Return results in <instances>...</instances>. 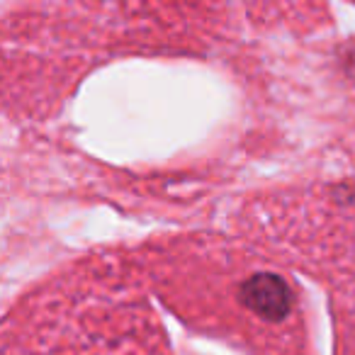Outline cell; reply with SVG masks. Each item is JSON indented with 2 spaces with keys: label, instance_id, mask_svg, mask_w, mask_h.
Instances as JSON below:
<instances>
[{
  "label": "cell",
  "instance_id": "1",
  "mask_svg": "<svg viewBox=\"0 0 355 355\" xmlns=\"http://www.w3.org/2000/svg\"><path fill=\"white\" fill-rule=\"evenodd\" d=\"M239 302L266 321H282L292 311V287L275 272H256L239 285Z\"/></svg>",
  "mask_w": 355,
  "mask_h": 355
}]
</instances>
